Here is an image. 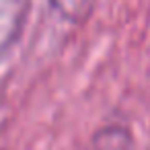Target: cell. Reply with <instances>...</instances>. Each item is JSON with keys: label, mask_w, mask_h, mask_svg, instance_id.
<instances>
[{"label": "cell", "mask_w": 150, "mask_h": 150, "mask_svg": "<svg viewBox=\"0 0 150 150\" xmlns=\"http://www.w3.org/2000/svg\"><path fill=\"white\" fill-rule=\"evenodd\" d=\"M29 8L31 0H0V60L21 37Z\"/></svg>", "instance_id": "obj_1"}, {"label": "cell", "mask_w": 150, "mask_h": 150, "mask_svg": "<svg viewBox=\"0 0 150 150\" xmlns=\"http://www.w3.org/2000/svg\"><path fill=\"white\" fill-rule=\"evenodd\" d=\"M50 2L66 21H72V23L84 21L95 6V0H50Z\"/></svg>", "instance_id": "obj_2"}]
</instances>
